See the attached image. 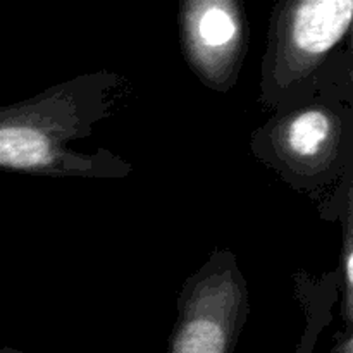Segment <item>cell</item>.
I'll return each instance as SVG.
<instances>
[{"label": "cell", "mask_w": 353, "mask_h": 353, "mask_svg": "<svg viewBox=\"0 0 353 353\" xmlns=\"http://www.w3.org/2000/svg\"><path fill=\"white\" fill-rule=\"evenodd\" d=\"M179 37L186 62L205 85L226 92L248 47L243 0H179Z\"/></svg>", "instance_id": "5"}, {"label": "cell", "mask_w": 353, "mask_h": 353, "mask_svg": "<svg viewBox=\"0 0 353 353\" xmlns=\"http://www.w3.org/2000/svg\"><path fill=\"white\" fill-rule=\"evenodd\" d=\"M248 316V290L234 255L217 250L183 286L169 353H233Z\"/></svg>", "instance_id": "3"}, {"label": "cell", "mask_w": 353, "mask_h": 353, "mask_svg": "<svg viewBox=\"0 0 353 353\" xmlns=\"http://www.w3.org/2000/svg\"><path fill=\"white\" fill-rule=\"evenodd\" d=\"M264 138L271 164L286 178L324 179L340 172L343 157L350 154L348 112L340 105L314 100L302 107L283 110Z\"/></svg>", "instance_id": "4"}, {"label": "cell", "mask_w": 353, "mask_h": 353, "mask_svg": "<svg viewBox=\"0 0 353 353\" xmlns=\"http://www.w3.org/2000/svg\"><path fill=\"white\" fill-rule=\"evenodd\" d=\"M0 353H21V352L12 350V348H2V350H0Z\"/></svg>", "instance_id": "7"}, {"label": "cell", "mask_w": 353, "mask_h": 353, "mask_svg": "<svg viewBox=\"0 0 353 353\" xmlns=\"http://www.w3.org/2000/svg\"><path fill=\"white\" fill-rule=\"evenodd\" d=\"M334 353H353V343H352V333L350 330L347 331L343 338L340 340V345L334 348Z\"/></svg>", "instance_id": "6"}, {"label": "cell", "mask_w": 353, "mask_h": 353, "mask_svg": "<svg viewBox=\"0 0 353 353\" xmlns=\"http://www.w3.org/2000/svg\"><path fill=\"white\" fill-rule=\"evenodd\" d=\"M121 79L97 72L61 83L0 109V169L50 178H121L131 165L100 148L81 154L69 141L90 134L119 99Z\"/></svg>", "instance_id": "1"}, {"label": "cell", "mask_w": 353, "mask_h": 353, "mask_svg": "<svg viewBox=\"0 0 353 353\" xmlns=\"http://www.w3.org/2000/svg\"><path fill=\"white\" fill-rule=\"evenodd\" d=\"M353 0H276L268 50L262 64V93L271 105L295 99L350 34Z\"/></svg>", "instance_id": "2"}]
</instances>
